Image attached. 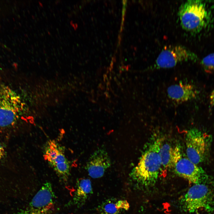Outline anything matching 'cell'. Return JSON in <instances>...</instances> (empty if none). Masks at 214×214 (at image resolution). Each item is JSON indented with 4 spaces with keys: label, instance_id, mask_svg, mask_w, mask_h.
<instances>
[{
    "label": "cell",
    "instance_id": "1",
    "mask_svg": "<svg viewBox=\"0 0 214 214\" xmlns=\"http://www.w3.org/2000/svg\"><path fill=\"white\" fill-rule=\"evenodd\" d=\"M162 140L152 142L142 154L137 165L131 173L133 179L144 186L155 184L162 171L159 150Z\"/></svg>",
    "mask_w": 214,
    "mask_h": 214
},
{
    "label": "cell",
    "instance_id": "2",
    "mask_svg": "<svg viewBox=\"0 0 214 214\" xmlns=\"http://www.w3.org/2000/svg\"><path fill=\"white\" fill-rule=\"evenodd\" d=\"M180 24L185 30L197 32L207 26L210 14L202 1L190 0L181 4L178 10Z\"/></svg>",
    "mask_w": 214,
    "mask_h": 214
},
{
    "label": "cell",
    "instance_id": "3",
    "mask_svg": "<svg viewBox=\"0 0 214 214\" xmlns=\"http://www.w3.org/2000/svg\"><path fill=\"white\" fill-rule=\"evenodd\" d=\"M211 136L196 128L188 130L185 136L187 158L197 165L204 161L209 155Z\"/></svg>",
    "mask_w": 214,
    "mask_h": 214
},
{
    "label": "cell",
    "instance_id": "4",
    "mask_svg": "<svg viewBox=\"0 0 214 214\" xmlns=\"http://www.w3.org/2000/svg\"><path fill=\"white\" fill-rule=\"evenodd\" d=\"M19 96L9 86L0 85V127L14 125L18 119L22 103Z\"/></svg>",
    "mask_w": 214,
    "mask_h": 214
},
{
    "label": "cell",
    "instance_id": "5",
    "mask_svg": "<svg viewBox=\"0 0 214 214\" xmlns=\"http://www.w3.org/2000/svg\"><path fill=\"white\" fill-rule=\"evenodd\" d=\"M181 202L183 209L190 213L202 209L211 210L213 204L211 191L203 183L194 184L183 197Z\"/></svg>",
    "mask_w": 214,
    "mask_h": 214
},
{
    "label": "cell",
    "instance_id": "6",
    "mask_svg": "<svg viewBox=\"0 0 214 214\" xmlns=\"http://www.w3.org/2000/svg\"><path fill=\"white\" fill-rule=\"evenodd\" d=\"M197 60V55L185 47L169 45L163 49L150 69L170 68L182 62Z\"/></svg>",
    "mask_w": 214,
    "mask_h": 214
},
{
    "label": "cell",
    "instance_id": "7",
    "mask_svg": "<svg viewBox=\"0 0 214 214\" xmlns=\"http://www.w3.org/2000/svg\"><path fill=\"white\" fill-rule=\"evenodd\" d=\"M55 194L49 182L44 183L28 205L14 214H52L54 210Z\"/></svg>",
    "mask_w": 214,
    "mask_h": 214
},
{
    "label": "cell",
    "instance_id": "8",
    "mask_svg": "<svg viewBox=\"0 0 214 214\" xmlns=\"http://www.w3.org/2000/svg\"><path fill=\"white\" fill-rule=\"evenodd\" d=\"M172 168L178 176L194 184L202 183L208 178L202 168L183 156L181 148L175 152Z\"/></svg>",
    "mask_w": 214,
    "mask_h": 214
},
{
    "label": "cell",
    "instance_id": "9",
    "mask_svg": "<svg viewBox=\"0 0 214 214\" xmlns=\"http://www.w3.org/2000/svg\"><path fill=\"white\" fill-rule=\"evenodd\" d=\"M44 157L59 178L67 182L70 174V166L63 147L54 141H50L45 147Z\"/></svg>",
    "mask_w": 214,
    "mask_h": 214
},
{
    "label": "cell",
    "instance_id": "10",
    "mask_svg": "<svg viewBox=\"0 0 214 214\" xmlns=\"http://www.w3.org/2000/svg\"><path fill=\"white\" fill-rule=\"evenodd\" d=\"M111 162L106 151L100 148L91 155L86 165L89 175L93 178L102 177L111 166Z\"/></svg>",
    "mask_w": 214,
    "mask_h": 214
},
{
    "label": "cell",
    "instance_id": "11",
    "mask_svg": "<svg viewBox=\"0 0 214 214\" xmlns=\"http://www.w3.org/2000/svg\"><path fill=\"white\" fill-rule=\"evenodd\" d=\"M197 91L192 85L180 82L171 85L167 89V96L170 99L177 103L184 102L195 98Z\"/></svg>",
    "mask_w": 214,
    "mask_h": 214
},
{
    "label": "cell",
    "instance_id": "12",
    "mask_svg": "<svg viewBox=\"0 0 214 214\" xmlns=\"http://www.w3.org/2000/svg\"><path fill=\"white\" fill-rule=\"evenodd\" d=\"M92 193L90 180L87 178L79 179L76 182V190L73 199V204L78 207L83 206Z\"/></svg>",
    "mask_w": 214,
    "mask_h": 214
},
{
    "label": "cell",
    "instance_id": "13",
    "mask_svg": "<svg viewBox=\"0 0 214 214\" xmlns=\"http://www.w3.org/2000/svg\"><path fill=\"white\" fill-rule=\"evenodd\" d=\"M174 147L167 143L161 144L159 154L161 161L162 171L163 169L172 168L174 154Z\"/></svg>",
    "mask_w": 214,
    "mask_h": 214
},
{
    "label": "cell",
    "instance_id": "14",
    "mask_svg": "<svg viewBox=\"0 0 214 214\" xmlns=\"http://www.w3.org/2000/svg\"><path fill=\"white\" fill-rule=\"evenodd\" d=\"M129 207L128 202L125 200H108L101 206L104 214H118L121 210H128Z\"/></svg>",
    "mask_w": 214,
    "mask_h": 214
},
{
    "label": "cell",
    "instance_id": "15",
    "mask_svg": "<svg viewBox=\"0 0 214 214\" xmlns=\"http://www.w3.org/2000/svg\"><path fill=\"white\" fill-rule=\"evenodd\" d=\"M201 63L204 70L210 73L214 70V53L210 54L204 57Z\"/></svg>",
    "mask_w": 214,
    "mask_h": 214
},
{
    "label": "cell",
    "instance_id": "16",
    "mask_svg": "<svg viewBox=\"0 0 214 214\" xmlns=\"http://www.w3.org/2000/svg\"><path fill=\"white\" fill-rule=\"evenodd\" d=\"M5 155V150L3 146L0 144V159H2Z\"/></svg>",
    "mask_w": 214,
    "mask_h": 214
},
{
    "label": "cell",
    "instance_id": "17",
    "mask_svg": "<svg viewBox=\"0 0 214 214\" xmlns=\"http://www.w3.org/2000/svg\"><path fill=\"white\" fill-rule=\"evenodd\" d=\"M210 103L211 106H214V88L210 95Z\"/></svg>",
    "mask_w": 214,
    "mask_h": 214
},
{
    "label": "cell",
    "instance_id": "18",
    "mask_svg": "<svg viewBox=\"0 0 214 214\" xmlns=\"http://www.w3.org/2000/svg\"><path fill=\"white\" fill-rule=\"evenodd\" d=\"M200 214L199 213H195V214Z\"/></svg>",
    "mask_w": 214,
    "mask_h": 214
}]
</instances>
